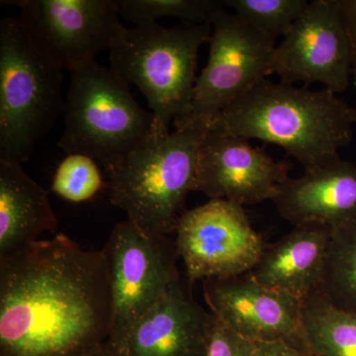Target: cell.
<instances>
[{
	"instance_id": "cell-1",
	"label": "cell",
	"mask_w": 356,
	"mask_h": 356,
	"mask_svg": "<svg viewBox=\"0 0 356 356\" xmlns=\"http://www.w3.org/2000/svg\"><path fill=\"white\" fill-rule=\"evenodd\" d=\"M111 325L102 250L58 234L0 259V356H88Z\"/></svg>"
},
{
	"instance_id": "cell-2",
	"label": "cell",
	"mask_w": 356,
	"mask_h": 356,
	"mask_svg": "<svg viewBox=\"0 0 356 356\" xmlns=\"http://www.w3.org/2000/svg\"><path fill=\"white\" fill-rule=\"evenodd\" d=\"M356 108L336 93L261 79L222 110L208 130L276 145L310 170L341 159Z\"/></svg>"
},
{
	"instance_id": "cell-3",
	"label": "cell",
	"mask_w": 356,
	"mask_h": 356,
	"mask_svg": "<svg viewBox=\"0 0 356 356\" xmlns=\"http://www.w3.org/2000/svg\"><path fill=\"white\" fill-rule=\"evenodd\" d=\"M203 129L154 132L108 168L111 203L152 235L177 229L185 199L195 191Z\"/></svg>"
},
{
	"instance_id": "cell-4",
	"label": "cell",
	"mask_w": 356,
	"mask_h": 356,
	"mask_svg": "<svg viewBox=\"0 0 356 356\" xmlns=\"http://www.w3.org/2000/svg\"><path fill=\"white\" fill-rule=\"evenodd\" d=\"M211 24L158 23L125 28L110 49L111 69L146 97L161 131L184 114L195 86L198 54Z\"/></svg>"
},
{
	"instance_id": "cell-5",
	"label": "cell",
	"mask_w": 356,
	"mask_h": 356,
	"mask_svg": "<svg viewBox=\"0 0 356 356\" xmlns=\"http://www.w3.org/2000/svg\"><path fill=\"white\" fill-rule=\"evenodd\" d=\"M58 147L88 154L108 168L154 132L152 112L136 102L129 84L93 60L72 72Z\"/></svg>"
},
{
	"instance_id": "cell-6",
	"label": "cell",
	"mask_w": 356,
	"mask_h": 356,
	"mask_svg": "<svg viewBox=\"0 0 356 356\" xmlns=\"http://www.w3.org/2000/svg\"><path fill=\"white\" fill-rule=\"evenodd\" d=\"M65 103L63 70L33 47L19 18L0 21V159L28 161Z\"/></svg>"
},
{
	"instance_id": "cell-7",
	"label": "cell",
	"mask_w": 356,
	"mask_h": 356,
	"mask_svg": "<svg viewBox=\"0 0 356 356\" xmlns=\"http://www.w3.org/2000/svg\"><path fill=\"white\" fill-rule=\"evenodd\" d=\"M207 65L196 79L186 111L175 130H208L213 120L261 79L273 74L276 42L222 8L213 18Z\"/></svg>"
},
{
	"instance_id": "cell-8",
	"label": "cell",
	"mask_w": 356,
	"mask_h": 356,
	"mask_svg": "<svg viewBox=\"0 0 356 356\" xmlns=\"http://www.w3.org/2000/svg\"><path fill=\"white\" fill-rule=\"evenodd\" d=\"M112 296L109 341L121 336L180 278L177 245L168 236L118 222L102 248Z\"/></svg>"
},
{
	"instance_id": "cell-9",
	"label": "cell",
	"mask_w": 356,
	"mask_h": 356,
	"mask_svg": "<svg viewBox=\"0 0 356 356\" xmlns=\"http://www.w3.org/2000/svg\"><path fill=\"white\" fill-rule=\"evenodd\" d=\"M23 30L40 55L70 72L113 47L125 27L113 0H20Z\"/></svg>"
},
{
	"instance_id": "cell-10",
	"label": "cell",
	"mask_w": 356,
	"mask_h": 356,
	"mask_svg": "<svg viewBox=\"0 0 356 356\" xmlns=\"http://www.w3.org/2000/svg\"><path fill=\"white\" fill-rule=\"evenodd\" d=\"M175 232L189 283L250 273L266 247L243 207L222 199L182 213Z\"/></svg>"
},
{
	"instance_id": "cell-11",
	"label": "cell",
	"mask_w": 356,
	"mask_h": 356,
	"mask_svg": "<svg viewBox=\"0 0 356 356\" xmlns=\"http://www.w3.org/2000/svg\"><path fill=\"white\" fill-rule=\"evenodd\" d=\"M271 72L281 83H320L341 93L353 79V50L341 0H312L280 44Z\"/></svg>"
},
{
	"instance_id": "cell-12",
	"label": "cell",
	"mask_w": 356,
	"mask_h": 356,
	"mask_svg": "<svg viewBox=\"0 0 356 356\" xmlns=\"http://www.w3.org/2000/svg\"><path fill=\"white\" fill-rule=\"evenodd\" d=\"M288 178L286 165L248 140L206 131L199 149L195 191L243 207L273 201Z\"/></svg>"
},
{
	"instance_id": "cell-13",
	"label": "cell",
	"mask_w": 356,
	"mask_h": 356,
	"mask_svg": "<svg viewBox=\"0 0 356 356\" xmlns=\"http://www.w3.org/2000/svg\"><path fill=\"white\" fill-rule=\"evenodd\" d=\"M203 287L211 313L240 336L254 343L285 341L306 351L301 300L264 286L250 273L205 280Z\"/></svg>"
},
{
	"instance_id": "cell-14",
	"label": "cell",
	"mask_w": 356,
	"mask_h": 356,
	"mask_svg": "<svg viewBox=\"0 0 356 356\" xmlns=\"http://www.w3.org/2000/svg\"><path fill=\"white\" fill-rule=\"evenodd\" d=\"M213 318L179 278L107 346L115 356H205Z\"/></svg>"
},
{
	"instance_id": "cell-15",
	"label": "cell",
	"mask_w": 356,
	"mask_h": 356,
	"mask_svg": "<svg viewBox=\"0 0 356 356\" xmlns=\"http://www.w3.org/2000/svg\"><path fill=\"white\" fill-rule=\"evenodd\" d=\"M293 226L321 224L332 231L356 222V165L339 159L288 178L273 201Z\"/></svg>"
},
{
	"instance_id": "cell-16",
	"label": "cell",
	"mask_w": 356,
	"mask_h": 356,
	"mask_svg": "<svg viewBox=\"0 0 356 356\" xmlns=\"http://www.w3.org/2000/svg\"><path fill=\"white\" fill-rule=\"evenodd\" d=\"M331 236L332 229L324 225L294 226L264 248L250 273L264 286L303 301L320 289Z\"/></svg>"
},
{
	"instance_id": "cell-17",
	"label": "cell",
	"mask_w": 356,
	"mask_h": 356,
	"mask_svg": "<svg viewBox=\"0 0 356 356\" xmlns=\"http://www.w3.org/2000/svg\"><path fill=\"white\" fill-rule=\"evenodd\" d=\"M58 224L48 192L22 163L0 159V259L37 242L42 234H55Z\"/></svg>"
},
{
	"instance_id": "cell-18",
	"label": "cell",
	"mask_w": 356,
	"mask_h": 356,
	"mask_svg": "<svg viewBox=\"0 0 356 356\" xmlns=\"http://www.w3.org/2000/svg\"><path fill=\"white\" fill-rule=\"evenodd\" d=\"M302 332L313 356H356V314L337 308L320 290L302 301Z\"/></svg>"
},
{
	"instance_id": "cell-19",
	"label": "cell",
	"mask_w": 356,
	"mask_h": 356,
	"mask_svg": "<svg viewBox=\"0 0 356 356\" xmlns=\"http://www.w3.org/2000/svg\"><path fill=\"white\" fill-rule=\"evenodd\" d=\"M318 290L337 308L356 314V222L332 231Z\"/></svg>"
},
{
	"instance_id": "cell-20",
	"label": "cell",
	"mask_w": 356,
	"mask_h": 356,
	"mask_svg": "<svg viewBox=\"0 0 356 356\" xmlns=\"http://www.w3.org/2000/svg\"><path fill=\"white\" fill-rule=\"evenodd\" d=\"M119 16L136 26L152 24L163 17L177 18L181 23L211 24L224 8L215 0H113Z\"/></svg>"
},
{
	"instance_id": "cell-21",
	"label": "cell",
	"mask_w": 356,
	"mask_h": 356,
	"mask_svg": "<svg viewBox=\"0 0 356 356\" xmlns=\"http://www.w3.org/2000/svg\"><path fill=\"white\" fill-rule=\"evenodd\" d=\"M308 0H224L238 19L262 36L284 38L309 4Z\"/></svg>"
},
{
	"instance_id": "cell-22",
	"label": "cell",
	"mask_w": 356,
	"mask_h": 356,
	"mask_svg": "<svg viewBox=\"0 0 356 356\" xmlns=\"http://www.w3.org/2000/svg\"><path fill=\"white\" fill-rule=\"evenodd\" d=\"M104 186L97 161L88 154H67L54 173L51 191L70 203L91 200Z\"/></svg>"
},
{
	"instance_id": "cell-23",
	"label": "cell",
	"mask_w": 356,
	"mask_h": 356,
	"mask_svg": "<svg viewBox=\"0 0 356 356\" xmlns=\"http://www.w3.org/2000/svg\"><path fill=\"white\" fill-rule=\"evenodd\" d=\"M254 344L214 316L205 356H252Z\"/></svg>"
},
{
	"instance_id": "cell-24",
	"label": "cell",
	"mask_w": 356,
	"mask_h": 356,
	"mask_svg": "<svg viewBox=\"0 0 356 356\" xmlns=\"http://www.w3.org/2000/svg\"><path fill=\"white\" fill-rule=\"evenodd\" d=\"M252 356H313L285 341H261L254 344Z\"/></svg>"
},
{
	"instance_id": "cell-25",
	"label": "cell",
	"mask_w": 356,
	"mask_h": 356,
	"mask_svg": "<svg viewBox=\"0 0 356 356\" xmlns=\"http://www.w3.org/2000/svg\"><path fill=\"white\" fill-rule=\"evenodd\" d=\"M353 50V79L356 88V0H341Z\"/></svg>"
},
{
	"instance_id": "cell-26",
	"label": "cell",
	"mask_w": 356,
	"mask_h": 356,
	"mask_svg": "<svg viewBox=\"0 0 356 356\" xmlns=\"http://www.w3.org/2000/svg\"><path fill=\"white\" fill-rule=\"evenodd\" d=\"M88 356H115V355L112 353L106 343L104 346H102L100 350H96L95 353H91V355Z\"/></svg>"
}]
</instances>
